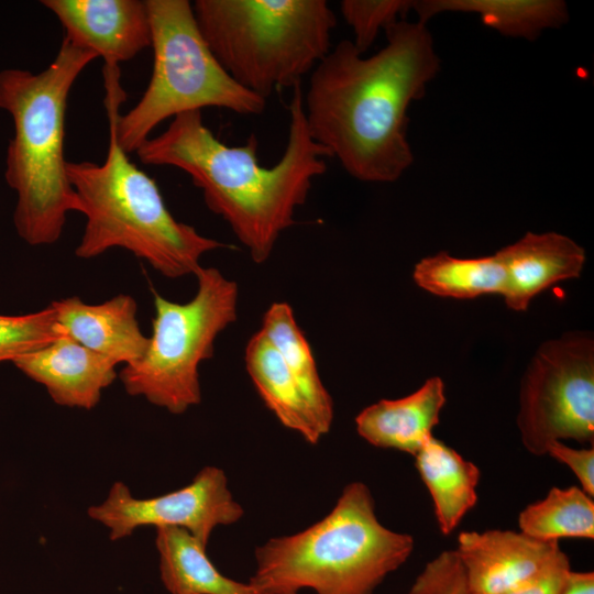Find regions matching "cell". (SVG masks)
I'll use <instances>...</instances> for the list:
<instances>
[{
	"instance_id": "6da1fadb",
	"label": "cell",
	"mask_w": 594,
	"mask_h": 594,
	"mask_svg": "<svg viewBox=\"0 0 594 594\" xmlns=\"http://www.w3.org/2000/svg\"><path fill=\"white\" fill-rule=\"evenodd\" d=\"M384 31L386 45L370 57L352 41L339 42L302 92L311 139L349 175L370 183L396 182L413 164L407 110L440 68L426 24L399 19Z\"/></svg>"
},
{
	"instance_id": "7a4b0ae2",
	"label": "cell",
	"mask_w": 594,
	"mask_h": 594,
	"mask_svg": "<svg viewBox=\"0 0 594 594\" xmlns=\"http://www.w3.org/2000/svg\"><path fill=\"white\" fill-rule=\"evenodd\" d=\"M288 111L286 147L272 167L260 164L255 134L230 146L206 127L201 110L177 114L135 153L143 164L173 166L189 175L208 209L230 226L252 261L262 264L295 223L297 207L306 202L312 179L326 173L324 158L330 157L307 129L300 82L293 87Z\"/></svg>"
},
{
	"instance_id": "3957f363",
	"label": "cell",
	"mask_w": 594,
	"mask_h": 594,
	"mask_svg": "<svg viewBox=\"0 0 594 594\" xmlns=\"http://www.w3.org/2000/svg\"><path fill=\"white\" fill-rule=\"evenodd\" d=\"M96 58L91 51L63 38L57 55L44 70L0 72V108L10 114L14 130L4 177L16 193L15 230L30 245L57 242L67 215L79 212L66 172L65 117L73 85Z\"/></svg>"
},
{
	"instance_id": "277c9868",
	"label": "cell",
	"mask_w": 594,
	"mask_h": 594,
	"mask_svg": "<svg viewBox=\"0 0 594 594\" xmlns=\"http://www.w3.org/2000/svg\"><path fill=\"white\" fill-rule=\"evenodd\" d=\"M413 549L410 535L381 524L367 485L352 482L319 521L257 547L256 570L249 583L256 594L301 588L317 594H372Z\"/></svg>"
},
{
	"instance_id": "5b68a950",
	"label": "cell",
	"mask_w": 594,
	"mask_h": 594,
	"mask_svg": "<svg viewBox=\"0 0 594 594\" xmlns=\"http://www.w3.org/2000/svg\"><path fill=\"white\" fill-rule=\"evenodd\" d=\"M109 132L103 163L66 164L79 212L86 217L75 255L88 260L120 248L167 278L195 275L201 257L226 244L176 220L155 179L139 169L121 148L111 119Z\"/></svg>"
},
{
	"instance_id": "8992f818",
	"label": "cell",
	"mask_w": 594,
	"mask_h": 594,
	"mask_svg": "<svg viewBox=\"0 0 594 594\" xmlns=\"http://www.w3.org/2000/svg\"><path fill=\"white\" fill-rule=\"evenodd\" d=\"M193 9L222 68L265 100L312 72L337 25L326 0H197Z\"/></svg>"
},
{
	"instance_id": "52a82bcc",
	"label": "cell",
	"mask_w": 594,
	"mask_h": 594,
	"mask_svg": "<svg viewBox=\"0 0 594 594\" xmlns=\"http://www.w3.org/2000/svg\"><path fill=\"white\" fill-rule=\"evenodd\" d=\"M153 48V72L139 102L119 116L123 98L107 94L108 117L125 153L135 152L164 120L216 107L253 116L266 100L241 87L219 64L187 0H145Z\"/></svg>"
},
{
	"instance_id": "ba28073f",
	"label": "cell",
	"mask_w": 594,
	"mask_h": 594,
	"mask_svg": "<svg viewBox=\"0 0 594 594\" xmlns=\"http://www.w3.org/2000/svg\"><path fill=\"white\" fill-rule=\"evenodd\" d=\"M187 302L153 293L154 318L145 353L119 373L125 392L180 415L201 402L200 364L238 317L239 287L215 267H200Z\"/></svg>"
},
{
	"instance_id": "9c48e42d",
	"label": "cell",
	"mask_w": 594,
	"mask_h": 594,
	"mask_svg": "<svg viewBox=\"0 0 594 594\" xmlns=\"http://www.w3.org/2000/svg\"><path fill=\"white\" fill-rule=\"evenodd\" d=\"M517 426L534 455L554 441L594 439V342L569 333L540 345L520 384Z\"/></svg>"
},
{
	"instance_id": "30bf717a",
	"label": "cell",
	"mask_w": 594,
	"mask_h": 594,
	"mask_svg": "<svg viewBox=\"0 0 594 594\" xmlns=\"http://www.w3.org/2000/svg\"><path fill=\"white\" fill-rule=\"evenodd\" d=\"M87 513L108 529L112 541L141 527H178L207 547L217 527L237 522L244 510L234 499L223 470L208 465L188 485L150 498L134 497L123 482H116L103 502Z\"/></svg>"
},
{
	"instance_id": "8fae6325",
	"label": "cell",
	"mask_w": 594,
	"mask_h": 594,
	"mask_svg": "<svg viewBox=\"0 0 594 594\" xmlns=\"http://www.w3.org/2000/svg\"><path fill=\"white\" fill-rule=\"evenodd\" d=\"M70 43L102 57L106 69L151 46V24L141 0H43Z\"/></svg>"
},
{
	"instance_id": "7c38bea8",
	"label": "cell",
	"mask_w": 594,
	"mask_h": 594,
	"mask_svg": "<svg viewBox=\"0 0 594 594\" xmlns=\"http://www.w3.org/2000/svg\"><path fill=\"white\" fill-rule=\"evenodd\" d=\"M470 587L479 594H505L528 581L561 551L513 530L463 531L454 550Z\"/></svg>"
},
{
	"instance_id": "4fadbf2b",
	"label": "cell",
	"mask_w": 594,
	"mask_h": 594,
	"mask_svg": "<svg viewBox=\"0 0 594 594\" xmlns=\"http://www.w3.org/2000/svg\"><path fill=\"white\" fill-rule=\"evenodd\" d=\"M12 363L55 404L69 408L92 409L118 376L116 363L67 336Z\"/></svg>"
},
{
	"instance_id": "5bb4252c",
	"label": "cell",
	"mask_w": 594,
	"mask_h": 594,
	"mask_svg": "<svg viewBox=\"0 0 594 594\" xmlns=\"http://www.w3.org/2000/svg\"><path fill=\"white\" fill-rule=\"evenodd\" d=\"M51 306L65 336L117 365L133 364L145 353L148 337L140 328L132 296L119 294L94 305L72 296Z\"/></svg>"
},
{
	"instance_id": "9a60e30c",
	"label": "cell",
	"mask_w": 594,
	"mask_h": 594,
	"mask_svg": "<svg viewBox=\"0 0 594 594\" xmlns=\"http://www.w3.org/2000/svg\"><path fill=\"white\" fill-rule=\"evenodd\" d=\"M495 254L505 273L502 296L516 311L526 310L536 295L553 284L579 277L585 262L583 248L556 232H527Z\"/></svg>"
},
{
	"instance_id": "2e32d148",
	"label": "cell",
	"mask_w": 594,
	"mask_h": 594,
	"mask_svg": "<svg viewBox=\"0 0 594 594\" xmlns=\"http://www.w3.org/2000/svg\"><path fill=\"white\" fill-rule=\"evenodd\" d=\"M444 404V384L433 376L403 398L382 399L364 408L355 418L356 431L376 448L415 457L433 437Z\"/></svg>"
},
{
	"instance_id": "e0dca14e",
	"label": "cell",
	"mask_w": 594,
	"mask_h": 594,
	"mask_svg": "<svg viewBox=\"0 0 594 594\" xmlns=\"http://www.w3.org/2000/svg\"><path fill=\"white\" fill-rule=\"evenodd\" d=\"M245 369L268 410L287 429L310 444H317L326 433L282 356L258 330L244 351Z\"/></svg>"
},
{
	"instance_id": "ac0fdd59",
	"label": "cell",
	"mask_w": 594,
	"mask_h": 594,
	"mask_svg": "<svg viewBox=\"0 0 594 594\" xmlns=\"http://www.w3.org/2000/svg\"><path fill=\"white\" fill-rule=\"evenodd\" d=\"M415 461L432 498L439 529L449 535L477 502L480 470L435 437L419 450Z\"/></svg>"
},
{
	"instance_id": "d6986e66",
	"label": "cell",
	"mask_w": 594,
	"mask_h": 594,
	"mask_svg": "<svg viewBox=\"0 0 594 594\" xmlns=\"http://www.w3.org/2000/svg\"><path fill=\"white\" fill-rule=\"evenodd\" d=\"M411 10L422 24L443 12L475 13L501 34L530 41L569 20L568 7L561 0H419L413 1Z\"/></svg>"
},
{
	"instance_id": "ffe728a7",
	"label": "cell",
	"mask_w": 594,
	"mask_h": 594,
	"mask_svg": "<svg viewBox=\"0 0 594 594\" xmlns=\"http://www.w3.org/2000/svg\"><path fill=\"white\" fill-rule=\"evenodd\" d=\"M160 574L170 594H256L252 585L223 575L190 532L178 527L156 528Z\"/></svg>"
},
{
	"instance_id": "44dd1931",
	"label": "cell",
	"mask_w": 594,
	"mask_h": 594,
	"mask_svg": "<svg viewBox=\"0 0 594 594\" xmlns=\"http://www.w3.org/2000/svg\"><path fill=\"white\" fill-rule=\"evenodd\" d=\"M260 330L282 356L327 435L333 422V400L320 378L310 345L292 307L286 302H273L263 316Z\"/></svg>"
},
{
	"instance_id": "7402d4cb",
	"label": "cell",
	"mask_w": 594,
	"mask_h": 594,
	"mask_svg": "<svg viewBox=\"0 0 594 594\" xmlns=\"http://www.w3.org/2000/svg\"><path fill=\"white\" fill-rule=\"evenodd\" d=\"M413 276L422 289L457 299H471L485 294L503 295L505 287L504 268L496 254L459 258L439 252L418 262Z\"/></svg>"
},
{
	"instance_id": "603a6c76",
	"label": "cell",
	"mask_w": 594,
	"mask_h": 594,
	"mask_svg": "<svg viewBox=\"0 0 594 594\" xmlns=\"http://www.w3.org/2000/svg\"><path fill=\"white\" fill-rule=\"evenodd\" d=\"M520 532L542 541L594 538V502L582 488L552 487L548 495L524 508Z\"/></svg>"
},
{
	"instance_id": "cb8c5ba5",
	"label": "cell",
	"mask_w": 594,
	"mask_h": 594,
	"mask_svg": "<svg viewBox=\"0 0 594 594\" xmlns=\"http://www.w3.org/2000/svg\"><path fill=\"white\" fill-rule=\"evenodd\" d=\"M63 336L51 304L26 315H0V363L14 362Z\"/></svg>"
},
{
	"instance_id": "d4e9b609",
	"label": "cell",
	"mask_w": 594,
	"mask_h": 594,
	"mask_svg": "<svg viewBox=\"0 0 594 594\" xmlns=\"http://www.w3.org/2000/svg\"><path fill=\"white\" fill-rule=\"evenodd\" d=\"M410 0H343L340 11L354 33L355 48L365 53L374 43L380 30L404 19L411 10Z\"/></svg>"
},
{
	"instance_id": "484cf974",
	"label": "cell",
	"mask_w": 594,
	"mask_h": 594,
	"mask_svg": "<svg viewBox=\"0 0 594 594\" xmlns=\"http://www.w3.org/2000/svg\"><path fill=\"white\" fill-rule=\"evenodd\" d=\"M409 594H479L465 578L454 550L442 551L416 578Z\"/></svg>"
},
{
	"instance_id": "4316f807",
	"label": "cell",
	"mask_w": 594,
	"mask_h": 594,
	"mask_svg": "<svg viewBox=\"0 0 594 594\" xmlns=\"http://www.w3.org/2000/svg\"><path fill=\"white\" fill-rule=\"evenodd\" d=\"M570 572L569 558L561 550L552 561L532 578L505 594H560Z\"/></svg>"
},
{
	"instance_id": "83f0119b",
	"label": "cell",
	"mask_w": 594,
	"mask_h": 594,
	"mask_svg": "<svg viewBox=\"0 0 594 594\" xmlns=\"http://www.w3.org/2000/svg\"><path fill=\"white\" fill-rule=\"evenodd\" d=\"M547 454L569 466L578 477L582 490L594 495V448L574 449L562 441L552 442Z\"/></svg>"
},
{
	"instance_id": "f1b7e54d",
	"label": "cell",
	"mask_w": 594,
	"mask_h": 594,
	"mask_svg": "<svg viewBox=\"0 0 594 594\" xmlns=\"http://www.w3.org/2000/svg\"><path fill=\"white\" fill-rule=\"evenodd\" d=\"M560 594H594V573L571 570Z\"/></svg>"
},
{
	"instance_id": "f546056e",
	"label": "cell",
	"mask_w": 594,
	"mask_h": 594,
	"mask_svg": "<svg viewBox=\"0 0 594 594\" xmlns=\"http://www.w3.org/2000/svg\"><path fill=\"white\" fill-rule=\"evenodd\" d=\"M268 594H298V593H268Z\"/></svg>"
}]
</instances>
